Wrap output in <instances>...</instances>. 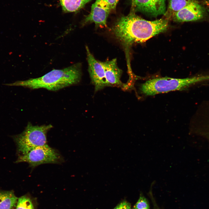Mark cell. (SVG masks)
I'll return each instance as SVG.
<instances>
[{
    "instance_id": "4fadbf2b",
    "label": "cell",
    "mask_w": 209,
    "mask_h": 209,
    "mask_svg": "<svg viewBox=\"0 0 209 209\" xmlns=\"http://www.w3.org/2000/svg\"><path fill=\"white\" fill-rule=\"evenodd\" d=\"M192 0H169L168 7L164 15L168 19L176 12L189 3Z\"/></svg>"
},
{
    "instance_id": "30bf717a",
    "label": "cell",
    "mask_w": 209,
    "mask_h": 209,
    "mask_svg": "<svg viewBox=\"0 0 209 209\" xmlns=\"http://www.w3.org/2000/svg\"><path fill=\"white\" fill-rule=\"evenodd\" d=\"M105 75L106 86L123 87L120 80L122 70L118 66L116 58L101 62Z\"/></svg>"
},
{
    "instance_id": "ba28073f",
    "label": "cell",
    "mask_w": 209,
    "mask_h": 209,
    "mask_svg": "<svg viewBox=\"0 0 209 209\" xmlns=\"http://www.w3.org/2000/svg\"><path fill=\"white\" fill-rule=\"evenodd\" d=\"M203 7L197 1L192 0L184 8L171 17L174 21L178 22L195 21L203 18L206 14Z\"/></svg>"
},
{
    "instance_id": "7c38bea8",
    "label": "cell",
    "mask_w": 209,
    "mask_h": 209,
    "mask_svg": "<svg viewBox=\"0 0 209 209\" xmlns=\"http://www.w3.org/2000/svg\"><path fill=\"white\" fill-rule=\"evenodd\" d=\"M63 12H75L83 8L91 0H59Z\"/></svg>"
},
{
    "instance_id": "d6986e66",
    "label": "cell",
    "mask_w": 209,
    "mask_h": 209,
    "mask_svg": "<svg viewBox=\"0 0 209 209\" xmlns=\"http://www.w3.org/2000/svg\"><path fill=\"white\" fill-rule=\"evenodd\" d=\"M154 209H160L158 208H157L156 207H155Z\"/></svg>"
},
{
    "instance_id": "6da1fadb",
    "label": "cell",
    "mask_w": 209,
    "mask_h": 209,
    "mask_svg": "<svg viewBox=\"0 0 209 209\" xmlns=\"http://www.w3.org/2000/svg\"><path fill=\"white\" fill-rule=\"evenodd\" d=\"M168 26V20L166 18L148 21L131 12L127 15L119 17L111 30L123 46L128 58V50L133 44L145 42L166 30Z\"/></svg>"
},
{
    "instance_id": "9a60e30c",
    "label": "cell",
    "mask_w": 209,
    "mask_h": 209,
    "mask_svg": "<svg viewBox=\"0 0 209 209\" xmlns=\"http://www.w3.org/2000/svg\"><path fill=\"white\" fill-rule=\"evenodd\" d=\"M132 209H149L147 201L143 199H138Z\"/></svg>"
},
{
    "instance_id": "277c9868",
    "label": "cell",
    "mask_w": 209,
    "mask_h": 209,
    "mask_svg": "<svg viewBox=\"0 0 209 209\" xmlns=\"http://www.w3.org/2000/svg\"><path fill=\"white\" fill-rule=\"evenodd\" d=\"M53 127L51 124L33 125L28 122L21 134L12 136L20 155L25 154L37 147L47 144V134Z\"/></svg>"
},
{
    "instance_id": "7a4b0ae2",
    "label": "cell",
    "mask_w": 209,
    "mask_h": 209,
    "mask_svg": "<svg viewBox=\"0 0 209 209\" xmlns=\"http://www.w3.org/2000/svg\"><path fill=\"white\" fill-rule=\"evenodd\" d=\"M82 64L78 63L62 69H53L40 77L5 84L20 86L32 89H46L55 91L78 83L82 75Z\"/></svg>"
},
{
    "instance_id": "52a82bcc",
    "label": "cell",
    "mask_w": 209,
    "mask_h": 209,
    "mask_svg": "<svg viewBox=\"0 0 209 209\" xmlns=\"http://www.w3.org/2000/svg\"><path fill=\"white\" fill-rule=\"evenodd\" d=\"M86 49L88 71L96 92L106 87L105 71L101 62L95 58L87 46H86Z\"/></svg>"
},
{
    "instance_id": "2e32d148",
    "label": "cell",
    "mask_w": 209,
    "mask_h": 209,
    "mask_svg": "<svg viewBox=\"0 0 209 209\" xmlns=\"http://www.w3.org/2000/svg\"><path fill=\"white\" fill-rule=\"evenodd\" d=\"M113 209H131L130 204L126 201H123L118 204Z\"/></svg>"
},
{
    "instance_id": "8992f818",
    "label": "cell",
    "mask_w": 209,
    "mask_h": 209,
    "mask_svg": "<svg viewBox=\"0 0 209 209\" xmlns=\"http://www.w3.org/2000/svg\"><path fill=\"white\" fill-rule=\"evenodd\" d=\"M111 11L107 0H96L91 6L90 13L82 21V25L93 23L97 27L107 28V20Z\"/></svg>"
},
{
    "instance_id": "e0dca14e",
    "label": "cell",
    "mask_w": 209,
    "mask_h": 209,
    "mask_svg": "<svg viewBox=\"0 0 209 209\" xmlns=\"http://www.w3.org/2000/svg\"><path fill=\"white\" fill-rule=\"evenodd\" d=\"M112 11H114L116 8L119 0H107Z\"/></svg>"
},
{
    "instance_id": "3957f363",
    "label": "cell",
    "mask_w": 209,
    "mask_h": 209,
    "mask_svg": "<svg viewBox=\"0 0 209 209\" xmlns=\"http://www.w3.org/2000/svg\"><path fill=\"white\" fill-rule=\"evenodd\" d=\"M209 80V75L184 78L167 77L149 80L141 84L139 88L142 94L152 96L159 93L182 90L195 84Z\"/></svg>"
},
{
    "instance_id": "ac0fdd59",
    "label": "cell",
    "mask_w": 209,
    "mask_h": 209,
    "mask_svg": "<svg viewBox=\"0 0 209 209\" xmlns=\"http://www.w3.org/2000/svg\"><path fill=\"white\" fill-rule=\"evenodd\" d=\"M205 2L209 5V0H205Z\"/></svg>"
},
{
    "instance_id": "8fae6325",
    "label": "cell",
    "mask_w": 209,
    "mask_h": 209,
    "mask_svg": "<svg viewBox=\"0 0 209 209\" xmlns=\"http://www.w3.org/2000/svg\"><path fill=\"white\" fill-rule=\"evenodd\" d=\"M18 199L12 190H0V209H15Z\"/></svg>"
},
{
    "instance_id": "5bb4252c",
    "label": "cell",
    "mask_w": 209,
    "mask_h": 209,
    "mask_svg": "<svg viewBox=\"0 0 209 209\" xmlns=\"http://www.w3.org/2000/svg\"><path fill=\"white\" fill-rule=\"evenodd\" d=\"M15 209H37V204L34 199L25 195L18 198Z\"/></svg>"
},
{
    "instance_id": "9c48e42d",
    "label": "cell",
    "mask_w": 209,
    "mask_h": 209,
    "mask_svg": "<svg viewBox=\"0 0 209 209\" xmlns=\"http://www.w3.org/2000/svg\"><path fill=\"white\" fill-rule=\"evenodd\" d=\"M134 11L152 16L164 15L166 10L165 0H132Z\"/></svg>"
},
{
    "instance_id": "5b68a950",
    "label": "cell",
    "mask_w": 209,
    "mask_h": 209,
    "mask_svg": "<svg viewBox=\"0 0 209 209\" xmlns=\"http://www.w3.org/2000/svg\"><path fill=\"white\" fill-rule=\"evenodd\" d=\"M61 161V156L58 152L47 144L19 155L15 163L26 162L30 167L34 168L44 164L58 163Z\"/></svg>"
}]
</instances>
